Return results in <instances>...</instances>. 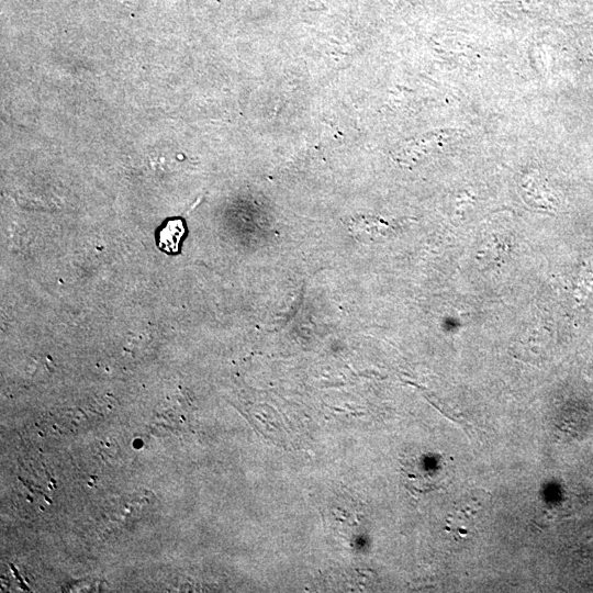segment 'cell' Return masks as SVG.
Returning a JSON list of instances; mask_svg holds the SVG:
<instances>
[{"instance_id":"cell-1","label":"cell","mask_w":593,"mask_h":593,"mask_svg":"<svg viewBox=\"0 0 593 593\" xmlns=\"http://www.w3.org/2000/svg\"><path fill=\"white\" fill-rule=\"evenodd\" d=\"M183 235V221L181 219H170L159 232V247L167 253H178Z\"/></svg>"}]
</instances>
